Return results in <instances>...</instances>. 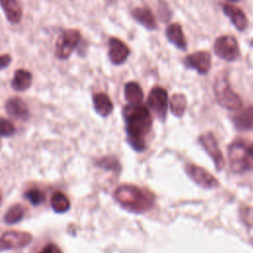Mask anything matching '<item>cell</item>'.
Listing matches in <instances>:
<instances>
[{
  "label": "cell",
  "instance_id": "2e32d148",
  "mask_svg": "<svg viewBox=\"0 0 253 253\" xmlns=\"http://www.w3.org/2000/svg\"><path fill=\"white\" fill-rule=\"evenodd\" d=\"M131 16L137 23L142 25L147 30L152 31L157 28L155 17L148 8H134L131 11Z\"/></svg>",
  "mask_w": 253,
  "mask_h": 253
},
{
  "label": "cell",
  "instance_id": "cb8c5ba5",
  "mask_svg": "<svg viewBox=\"0 0 253 253\" xmlns=\"http://www.w3.org/2000/svg\"><path fill=\"white\" fill-rule=\"evenodd\" d=\"M25 215V208L21 204L11 206L4 214V222L6 224H15L23 219Z\"/></svg>",
  "mask_w": 253,
  "mask_h": 253
},
{
  "label": "cell",
  "instance_id": "d6986e66",
  "mask_svg": "<svg viewBox=\"0 0 253 253\" xmlns=\"http://www.w3.org/2000/svg\"><path fill=\"white\" fill-rule=\"evenodd\" d=\"M32 73L27 69H18L15 71L11 80V87L18 92H23L32 85Z\"/></svg>",
  "mask_w": 253,
  "mask_h": 253
},
{
  "label": "cell",
  "instance_id": "4dcf8cb0",
  "mask_svg": "<svg viewBox=\"0 0 253 253\" xmlns=\"http://www.w3.org/2000/svg\"><path fill=\"white\" fill-rule=\"evenodd\" d=\"M247 151H248V154L249 156L251 157V159L253 160V143H251L250 145L247 146Z\"/></svg>",
  "mask_w": 253,
  "mask_h": 253
},
{
  "label": "cell",
  "instance_id": "52a82bcc",
  "mask_svg": "<svg viewBox=\"0 0 253 253\" xmlns=\"http://www.w3.org/2000/svg\"><path fill=\"white\" fill-rule=\"evenodd\" d=\"M33 236L26 231L9 230L0 235V251L20 249L28 246Z\"/></svg>",
  "mask_w": 253,
  "mask_h": 253
},
{
  "label": "cell",
  "instance_id": "3957f363",
  "mask_svg": "<svg viewBox=\"0 0 253 253\" xmlns=\"http://www.w3.org/2000/svg\"><path fill=\"white\" fill-rule=\"evenodd\" d=\"M214 95L217 103L230 111H237L242 107L241 98L231 89L226 76L216 78L213 86Z\"/></svg>",
  "mask_w": 253,
  "mask_h": 253
},
{
  "label": "cell",
  "instance_id": "6da1fadb",
  "mask_svg": "<svg viewBox=\"0 0 253 253\" xmlns=\"http://www.w3.org/2000/svg\"><path fill=\"white\" fill-rule=\"evenodd\" d=\"M126 123L127 142L135 151H143L146 147L144 136L149 132L152 118L148 109L142 105L128 104L123 109Z\"/></svg>",
  "mask_w": 253,
  "mask_h": 253
},
{
  "label": "cell",
  "instance_id": "30bf717a",
  "mask_svg": "<svg viewBox=\"0 0 253 253\" xmlns=\"http://www.w3.org/2000/svg\"><path fill=\"white\" fill-rule=\"evenodd\" d=\"M199 140L204 149L213 160L215 168L220 171L224 167V158L214 135L211 132H206L200 136Z\"/></svg>",
  "mask_w": 253,
  "mask_h": 253
},
{
  "label": "cell",
  "instance_id": "d4e9b609",
  "mask_svg": "<svg viewBox=\"0 0 253 253\" xmlns=\"http://www.w3.org/2000/svg\"><path fill=\"white\" fill-rule=\"evenodd\" d=\"M24 197L33 206H40L45 200V196H44L43 192L38 188H31V189L27 190L24 193Z\"/></svg>",
  "mask_w": 253,
  "mask_h": 253
},
{
  "label": "cell",
  "instance_id": "4316f807",
  "mask_svg": "<svg viewBox=\"0 0 253 253\" xmlns=\"http://www.w3.org/2000/svg\"><path fill=\"white\" fill-rule=\"evenodd\" d=\"M16 132L15 126L7 119L0 117V136H12Z\"/></svg>",
  "mask_w": 253,
  "mask_h": 253
},
{
  "label": "cell",
  "instance_id": "5bb4252c",
  "mask_svg": "<svg viewBox=\"0 0 253 253\" xmlns=\"http://www.w3.org/2000/svg\"><path fill=\"white\" fill-rule=\"evenodd\" d=\"M222 10L238 31H244L247 28L248 20L241 9L230 4H224L222 6Z\"/></svg>",
  "mask_w": 253,
  "mask_h": 253
},
{
  "label": "cell",
  "instance_id": "9c48e42d",
  "mask_svg": "<svg viewBox=\"0 0 253 253\" xmlns=\"http://www.w3.org/2000/svg\"><path fill=\"white\" fill-rule=\"evenodd\" d=\"M185 171L195 183L203 188L213 189L218 186V181L210 172L198 165L187 164Z\"/></svg>",
  "mask_w": 253,
  "mask_h": 253
},
{
  "label": "cell",
  "instance_id": "f546056e",
  "mask_svg": "<svg viewBox=\"0 0 253 253\" xmlns=\"http://www.w3.org/2000/svg\"><path fill=\"white\" fill-rule=\"evenodd\" d=\"M159 14L161 16V19H163L164 21H167L171 16H170V12L167 6H162V2H160V7L158 9Z\"/></svg>",
  "mask_w": 253,
  "mask_h": 253
},
{
  "label": "cell",
  "instance_id": "8fae6325",
  "mask_svg": "<svg viewBox=\"0 0 253 253\" xmlns=\"http://www.w3.org/2000/svg\"><path fill=\"white\" fill-rule=\"evenodd\" d=\"M184 63L187 67L197 70L200 74H206L211 68V54L205 50H199L189 54Z\"/></svg>",
  "mask_w": 253,
  "mask_h": 253
},
{
  "label": "cell",
  "instance_id": "7c38bea8",
  "mask_svg": "<svg viewBox=\"0 0 253 253\" xmlns=\"http://www.w3.org/2000/svg\"><path fill=\"white\" fill-rule=\"evenodd\" d=\"M109 58L113 64L120 65L124 63L129 55L128 46L118 38H111L109 40Z\"/></svg>",
  "mask_w": 253,
  "mask_h": 253
},
{
  "label": "cell",
  "instance_id": "83f0119b",
  "mask_svg": "<svg viewBox=\"0 0 253 253\" xmlns=\"http://www.w3.org/2000/svg\"><path fill=\"white\" fill-rule=\"evenodd\" d=\"M39 253H62V252L57 245L53 243H48Z\"/></svg>",
  "mask_w": 253,
  "mask_h": 253
},
{
  "label": "cell",
  "instance_id": "8992f818",
  "mask_svg": "<svg viewBox=\"0 0 253 253\" xmlns=\"http://www.w3.org/2000/svg\"><path fill=\"white\" fill-rule=\"evenodd\" d=\"M214 53L221 59L233 61L240 55V49L237 41L232 36L218 37L213 44Z\"/></svg>",
  "mask_w": 253,
  "mask_h": 253
},
{
  "label": "cell",
  "instance_id": "7a4b0ae2",
  "mask_svg": "<svg viewBox=\"0 0 253 253\" xmlns=\"http://www.w3.org/2000/svg\"><path fill=\"white\" fill-rule=\"evenodd\" d=\"M114 197L125 210L134 213L148 211L154 205L153 195L147 190L134 185H122L118 187Z\"/></svg>",
  "mask_w": 253,
  "mask_h": 253
},
{
  "label": "cell",
  "instance_id": "4fadbf2b",
  "mask_svg": "<svg viewBox=\"0 0 253 253\" xmlns=\"http://www.w3.org/2000/svg\"><path fill=\"white\" fill-rule=\"evenodd\" d=\"M5 110L11 118L19 121H27L30 118L27 104L19 97L10 98L5 104Z\"/></svg>",
  "mask_w": 253,
  "mask_h": 253
},
{
  "label": "cell",
  "instance_id": "ba28073f",
  "mask_svg": "<svg viewBox=\"0 0 253 253\" xmlns=\"http://www.w3.org/2000/svg\"><path fill=\"white\" fill-rule=\"evenodd\" d=\"M147 105L155 113L159 120L164 121L169 107L167 91L162 87L152 88L147 98Z\"/></svg>",
  "mask_w": 253,
  "mask_h": 253
},
{
  "label": "cell",
  "instance_id": "ac0fdd59",
  "mask_svg": "<svg viewBox=\"0 0 253 253\" xmlns=\"http://www.w3.org/2000/svg\"><path fill=\"white\" fill-rule=\"evenodd\" d=\"M233 124L237 130L247 131L253 129V106L248 107L233 117Z\"/></svg>",
  "mask_w": 253,
  "mask_h": 253
},
{
  "label": "cell",
  "instance_id": "1f68e13d",
  "mask_svg": "<svg viewBox=\"0 0 253 253\" xmlns=\"http://www.w3.org/2000/svg\"><path fill=\"white\" fill-rule=\"evenodd\" d=\"M1 202H2V194L0 192V205H1Z\"/></svg>",
  "mask_w": 253,
  "mask_h": 253
},
{
  "label": "cell",
  "instance_id": "ffe728a7",
  "mask_svg": "<svg viewBox=\"0 0 253 253\" xmlns=\"http://www.w3.org/2000/svg\"><path fill=\"white\" fill-rule=\"evenodd\" d=\"M93 106L96 113L101 117L109 116L114 109L110 97L105 93H97L93 96Z\"/></svg>",
  "mask_w": 253,
  "mask_h": 253
},
{
  "label": "cell",
  "instance_id": "7402d4cb",
  "mask_svg": "<svg viewBox=\"0 0 253 253\" xmlns=\"http://www.w3.org/2000/svg\"><path fill=\"white\" fill-rule=\"evenodd\" d=\"M50 206L54 212L63 213L70 209V201L63 193L55 192L50 198Z\"/></svg>",
  "mask_w": 253,
  "mask_h": 253
},
{
  "label": "cell",
  "instance_id": "e0dca14e",
  "mask_svg": "<svg viewBox=\"0 0 253 253\" xmlns=\"http://www.w3.org/2000/svg\"><path fill=\"white\" fill-rule=\"evenodd\" d=\"M166 37L168 41L174 44L179 49H186L187 42L182 30V27L178 23H173L168 25L166 29Z\"/></svg>",
  "mask_w": 253,
  "mask_h": 253
},
{
  "label": "cell",
  "instance_id": "603a6c76",
  "mask_svg": "<svg viewBox=\"0 0 253 253\" xmlns=\"http://www.w3.org/2000/svg\"><path fill=\"white\" fill-rule=\"evenodd\" d=\"M169 107L172 114L176 117H182L186 111L187 100L184 94H173L169 100Z\"/></svg>",
  "mask_w": 253,
  "mask_h": 253
},
{
  "label": "cell",
  "instance_id": "5b68a950",
  "mask_svg": "<svg viewBox=\"0 0 253 253\" xmlns=\"http://www.w3.org/2000/svg\"><path fill=\"white\" fill-rule=\"evenodd\" d=\"M81 39L80 32L75 29L64 30L55 42L54 55L58 59H67L78 45Z\"/></svg>",
  "mask_w": 253,
  "mask_h": 253
},
{
  "label": "cell",
  "instance_id": "e575fe53",
  "mask_svg": "<svg viewBox=\"0 0 253 253\" xmlns=\"http://www.w3.org/2000/svg\"><path fill=\"white\" fill-rule=\"evenodd\" d=\"M251 45L253 46V39H252V41H251Z\"/></svg>",
  "mask_w": 253,
  "mask_h": 253
},
{
  "label": "cell",
  "instance_id": "f1b7e54d",
  "mask_svg": "<svg viewBox=\"0 0 253 253\" xmlns=\"http://www.w3.org/2000/svg\"><path fill=\"white\" fill-rule=\"evenodd\" d=\"M11 56L9 54H1L0 55V70L6 68L11 63Z\"/></svg>",
  "mask_w": 253,
  "mask_h": 253
},
{
  "label": "cell",
  "instance_id": "9a60e30c",
  "mask_svg": "<svg viewBox=\"0 0 253 253\" xmlns=\"http://www.w3.org/2000/svg\"><path fill=\"white\" fill-rule=\"evenodd\" d=\"M0 5L10 23L17 24L21 21L23 12L18 0H0Z\"/></svg>",
  "mask_w": 253,
  "mask_h": 253
},
{
  "label": "cell",
  "instance_id": "44dd1931",
  "mask_svg": "<svg viewBox=\"0 0 253 253\" xmlns=\"http://www.w3.org/2000/svg\"><path fill=\"white\" fill-rule=\"evenodd\" d=\"M125 98L129 104H140L143 99L141 87L136 82H127L125 85Z\"/></svg>",
  "mask_w": 253,
  "mask_h": 253
},
{
  "label": "cell",
  "instance_id": "836d02e7",
  "mask_svg": "<svg viewBox=\"0 0 253 253\" xmlns=\"http://www.w3.org/2000/svg\"><path fill=\"white\" fill-rule=\"evenodd\" d=\"M228 1H232V2H236V1H238V0H228Z\"/></svg>",
  "mask_w": 253,
  "mask_h": 253
},
{
  "label": "cell",
  "instance_id": "277c9868",
  "mask_svg": "<svg viewBox=\"0 0 253 253\" xmlns=\"http://www.w3.org/2000/svg\"><path fill=\"white\" fill-rule=\"evenodd\" d=\"M230 168L234 173H243L253 168V160L248 154L247 145L243 141H235L228 148Z\"/></svg>",
  "mask_w": 253,
  "mask_h": 253
},
{
  "label": "cell",
  "instance_id": "484cf974",
  "mask_svg": "<svg viewBox=\"0 0 253 253\" xmlns=\"http://www.w3.org/2000/svg\"><path fill=\"white\" fill-rule=\"evenodd\" d=\"M96 165L100 168L106 169V170H111V171H120L121 170V165L119 161L113 157V156H105L99 159L96 162Z\"/></svg>",
  "mask_w": 253,
  "mask_h": 253
},
{
  "label": "cell",
  "instance_id": "d6a6232c",
  "mask_svg": "<svg viewBox=\"0 0 253 253\" xmlns=\"http://www.w3.org/2000/svg\"><path fill=\"white\" fill-rule=\"evenodd\" d=\"M1 145H2V142H1V136H0V148H1Z\"/></svg>",
  "mask_w": 253,
  "mask_h": 253
}]
</instances>
